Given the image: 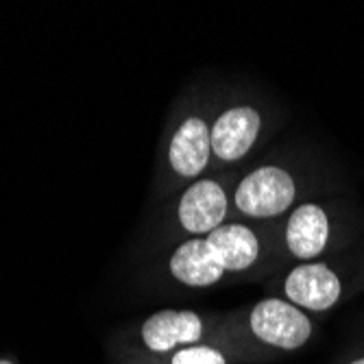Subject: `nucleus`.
<instances>
[{
	"label": "nucleus",
	"mask_w": 364,
	"mask_h": 364,
	"mask_svg": "<svg viewBox=\"0 0 364 364\" xmlns=\"http://www.w3.org/2000/svg\"><path fill=\"white\" fill-rule=\"evenodd\" d=\"M294 198V181L292 177L277 168L264 166L251 173L236 192V205L255 218L277 216L286 212Z\"/></svg>",
	"instance_id": "nucleus-1"
},
{
	"label": "nucleus",
	"mask_w": 364,
	"mask_h": 364,
	"mask_svg": "<svg viewBox=\"0 0 364 364\" xmlns=\"http://www.w3.org/2000/svg\"><path fill=\"white\" fill-rule=\"evenodd\" d=\"M251 327L259 341L282 347L296 349L310 338V321L290 304L279 299L259 301L251 314Z\"/></svg>",
	"instance_id": "nucleus-2"
},
{
	"label": "nucleus",
	"mask_w": 364,
	"mask_h": 364,
	"mask_svg": "<svg viewBox=\"0 0 364 364\" xmlns=\"http://www.w3.org/2000/svg\"><path fill=\"white\" fill-rule=\"evenodd\" d=\"M286 294L296 306L310 310H327L338 301L341 282L336 273L323 267V264H304L288 275Z\"/></svg>",
	"instance_id": "nucleus-3"
},
{
	"label": "nucleus",
	"mask_w": 364,
	"mask_h": 364,
	"mask_svg": "<svg viewBox=\"0 0 364 364\" xmlns=\"http://www.w3.org/2000/svg\"><path fill=\"white\" fill-rule=\"evenodd\" d=\"M259 134V116L251 107H236L225 112L210 131L212 151L225 159H240L255 142Z\"/></svg>",
	"instance_id": "nucleus-4"
},
{
	"label": "nucleus",
	"mask_w": 364,
	"mask_h": 364,
	"mask_svg": "<svg viewBox=\"0 0 364 364\" xmlns=\"http://www.w3.org/2000/svg\"><path fill=\"white\" fill-rule=\"evenodd\" d=\"M227 212L225 190L216 181L194 183L179 203L181 225L192 234H208L220 227Z\"/></svg>",
	"instance_id": "nucleus-5"
},
{
	"label": "nucleus",
	"mask_w": 364,
	"mask_h": 364,
	"mask_svg": "<svg viewBox=\"0 0 364 364\" xmlns=\"http://www.w3.org/2000/svg\"><path fill=\"white\" fill-rule=\"evenodd\" d=\"M142 338L153 351H168L179 343H196L201 338V318L194 312H157L144 323Z\"/></svg>",
	"instance_id": "nucleus-6"
},
{
	"label": "nucleus",
	"mask_w": 364,
	"mask_h": 364,
	"mask_svg": "<svg viewBox=\"0 0 364 364\" xmlns=\"http://www.w3.org/2000/svg\"><path fill=\"white\" fill-rule=\"evenodd\" d=\"M212 140L208 124L198 118H190L181 124L171 144V164L183 177L198 175L208 164Z\"/></svg>",
	"instance_id": "nucleus-7"
},
{
	"label": "nucleus",
	"mask_w": 364,
	"mask_h": 364,
	"mask_svg": "<svg viewBox=\"0 0 364 364\" xmlns=\"http://www.w3.org/2000/svg\"><path fill=\"white\" fill-rule=\"evenodd\" d=\"M171 271L179 282L188 286H210L220 279L225 269L218 264L208 240L194 238L183 242L175 251L171 259Z\"/></svg>",
	"instance_id": "nucleus-8"
},
{
	"label": "nucleus",
	"mask_w": 364,
	"mask_h": 364,
	"mask_svg": "<svg viewBox=\"0 0 364 364\" xmlns=\"http://www.w3.org/2000/svg\"><path fill=\"white\" fill-rule=\"evenodd\" d=\"M208 245L225 271L249 269L259 251L255 234L242 225H220L218 229L210 231Z\"/></svg>",
	"instance_id": "nucleus-9"
},
{
	"label": "nucleus",
	"mask_w": 364,
	"mask_h": 364,
	"mask_svg": "<svg viewBox=\"0 0 364 364\" xmlns=\"http://www.w3.org/2000/svg\"><path fill=\"white\" fill-rule=\"evenodd\" d=\"M327 234H329V223L325 212L318 205L306 203L299 210H294V214L290 216L286 238L290 251L296 257L310 259L323 251L327 242Z\"/></svg>",
	"instance_id": "nucleus-10"
},
{
	"label": "nucleus",
	"mask_w": 364,
	"mask_h": 364,
	"mask_svg": "<svg viewBox=\"0 0 364 364\" xmlns=\"http://www.w3.org/2000/svg\"><path fill=\"white\" fill-rule=\"evenodd\" d=\"M173 364H225V358L210 347L183 349L173 358Z\"/></svg>",
	"instance_id": "nucleus-11"
},
{
	"label": "nucleus",
	"mask_w": 364,
	"mask_h": 364,
	"mask_svg": "<svg viewBox=\"0 0 364 364\" xmlns=\"http://www.w3.org/2000/svg\"><path fill=\"white\" fill-rule=\"evenodd\" d=\"M353 364H364V360H355Z\"/></svg>",
	"instance_id": "nucleus-12"
},
{
	"label": "nucleus",
	"mask_w": 364,
	"mask_h": 364,
	"mask_svg": "<svg viewBox=\"0 0 364 364\" xmlns=\"http://www.w3.org/2000/svg\"><path fill=\"white\" fill-rule=\"evenodd\" d=\"M0 364H11V362H7V360H0Z\"/></svg>",
	"instance_id": "nucleus-13"
}]
</instances>
